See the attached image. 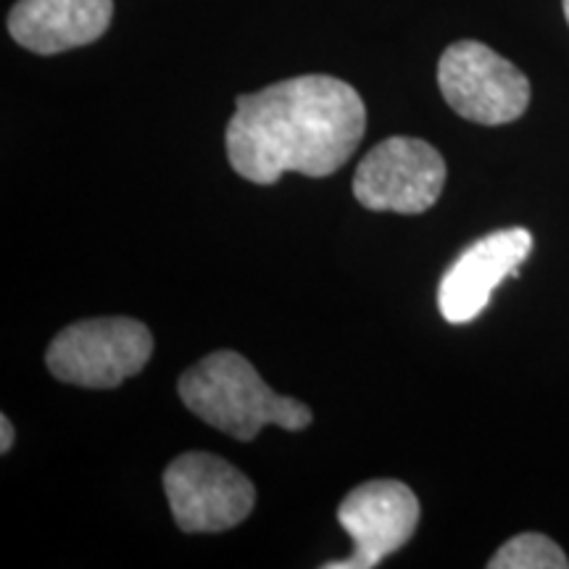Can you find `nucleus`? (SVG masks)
<instances>
[{
  "mask_svg": "<svg viewBox=\"0 0 569 569\" xmlns=\"http://www.w3.org/2000/svg\"><path fill=\"white\" fill-rule=\"evenodd\" d=\"M184 407L206 425L238 440H253L267 425L303 430L311 409L296 398L277 396L251 361L234 351H217L190 367L177 382Z\"/></svg>",
  "mask_w": 569,
  "mask_h": 569,
  "instance_id": "f03ea898",
  "label": "nucleus"
},
{
  "mask_svg": "<svg viewBox=\"0 0 569 569\" xmlns=\"http://www.w3.org/2000/svg\"><path fill=\"white\" fill-rule=\"evenodd\" d=\"M530 251L532 234L525 227L490 232L461 251L438 288V309L446 322L467 325L478 319L498 284L519 277V264Z\"/></svg>",
  "mask_w": 569,
  "mask_h": 569,
  "instance_id": "6e6552de",
  "label": "nucleus"
},
{
  "mask_svg": "<svg viewBox=\"0 0 569 569\" xmlns=\"http://www.w3.org/2000/svg\"><path fill=\"white\" fill-rule=\"evenodd\" d=\"M565 17H567V21H569V0H565Z\"/></svg>",
  "mask_w": 569,
  "mask_h": 569,
  "instance_id": "f8f14e48",
  "label": "nucleus"
},
{
  "mask_svg": "<svg viewBox=\"0 0 569 569\" xmlns=\"http://www.w3.org/2000/svg\"><path fill=\"white\" fill-rule=\"evenodd\" d=\"M490 569H567L565 551L540 532H522L507 540L488 561Z\"/></svg>",
  "mask_w": 569,
  "mask_h": 569,
  "instance_id": "9d476101",
  "label": "nucleus"
},
{
  "mask_svg": "<svg viewBox=\"0 0 569 569\" xmlns=\"http://www.w3.org/2000/svg\"><path fill=\"white\" fill-rule=\"evenodd\" d=\"M438 84L459 117L488 127L515 122L530 103L528 77L478 40L446 48L438 63Z\"/></svg>",
  "mask_w": 569,
  "mask_h": 569,
  "instance_id": "20e7f679",
  "label": "nucleus"
},
{
  "mask_svg": "<svg viewBox=\"0 0 569 569\" xmlns=\"http://www.w3.org/2000/svg\"><path fill=\"white\" fill-rule=\"evenodd\" d=\"M446 161L417 138H388L367 153L353 174V196L369 211L425 213L443 193Z\"/></svg>",
  "mask_w": 569,
  "mask_h": 569,
  "instance_id": "423d86ee",
  "label": "nucleus"
},
{
  "mask_svg": "<svg viewBox=\"0 0 569 569\" xmlns=\"http://www.w3.org/2000/svg\"><path fill=\"white\" fill-rule=\"evenodd\" d=\"M153 336L138 319L103 317L69 325L53 338L46 365L77 388H117L151 361Z\"/></svg>",
  "mask_w": 569,
  "mask_h": 569,
  "instance_id": "7ed1b4c3",
  "label": "nucleus"
},
{
  "mask_svg": "<svg viewBox=\"0 0 569 569\" xmlns=\"http://www.w3.org/2000/svg\"><path fill=\"white\" fill-rule=\"evenodd\" d=\"M11 446H13V425H11V419L3 415L0 417V451L9 453Z\"/></svg>",
  "mask_w": 569,
  "mask_h": 569,
  "instance_id": "9b49d317",
  "label": "nucleus"
},
{
  "mask_svg": "<svg viewBox=\"0 0 569 569\" xmlns=\"http://www.w3.org/2000/svg\"><path fill=\"white\" fill-rule=\"evenodd\" d=\"M169 509L182 532H224L253 511V482L213 453L190 451L163 472Z\"/></svg>",
  "mask_w": 569,
  "mask_h": 569,
  "instance_id": "39448f33",
  "label": "nucleus"
},
{
  "mask_svg": "<svg viewBox=\"0 0 569 569\" xmlns=\"http://www.w3.org/2000/svg\"><path fill=\"white\" fill-rule=\"evenodd\" d=\"M113 0H19L9 32L27 51L53 56L96 42L109 30Z\"/></svg>",
  "mask_w": 569,
  "mask_h": 569,
  "instance_id": "1a4fd4ad",
  "label": "nucleus"
},
{
  "mask_svg": "<svg viewBox=\"0 0 569 569\" xmlns=\"http://www.w3.org/2000/svg\"><path fill=\"white\" fill-rule=\"evenodd\" d=\"M338 522L353 538V553L343 561H327L325 569H375L415 536L419 501L401 480H372L343 498Z\"/></svg>",
  "mask_w": 569,
  "mask_h": 569,
  "instance_id": "0eeeda50",
  "label": "nucleus"
},
{
  "mask_svg": "<svg viewBox=\"0 0 569 569\" xmlns=\"http://www.w3.org/2000/svg\"><path fill=\"white\" fill-rule=\"evenodd\" d=\"M367 130V109L351 84L303 74L238 96L227 124V159L243 180L274 184L282 174H336Z\"/></svg>",
  "mask_w": 569,
  "mask_h": 569,
  "instance_id": "f257e3e1",
  "label": "nucleus"
}]
</instances>
